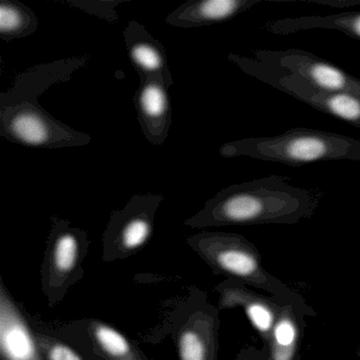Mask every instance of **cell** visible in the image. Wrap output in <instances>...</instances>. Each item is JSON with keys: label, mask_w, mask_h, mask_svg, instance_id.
<instances>
[{"label": "cell", "mask_w": 360, "mask_h": 360, "mask_svg": "<svg viewBox=\"0 0 360 360\" xmlns=\"http://www.w3.org/2000/svg\"><path fill=\"white\" fill-rule=\"evenodd\" d=\"M319 198L316 191L295 186L284 176H264L225 187L185 224L200 229L298 222L313 214Z\"/></svg>", "instance_id": "6da1fadb"}, {"label": "cell", "mask_w": 360, "mask_h": 360, "mask_svg": "<svg viewBox=\"0 0 360 360\" xmlns=\"http://www.w3.org/2000/svg\"><path fill=\"white\" fill-rule=\"evenodd\" d=\"M128 56L140 79L155 77L168 88L174 84L164 46L143 25L131 20L124 30Z\"/></svg>", "instance_id": "30bf717a"}, {"label": "cell", "mask_w": 360, "mask_h": 360, "mask_svg": "<svg viewBox=\"0 0 360 360\" xmlns=\"http://www.w3.org/2000/svg\"><path fill=\"white\" fill-rule=\"evenodd\" d=\"M229 60L250 77L292 96L316 110L360 128V96L319 89L292 73L264 64L255 58L229 54Z\"/></svg>", "instance_id": "277c9868"}, {"label": "cell", "mask_w": 360, "mask_h": 360, "mask_svg": "<svg viewBox=\"0 0 360 360\" xmlns=\"http://www.w3.org/2000/svg\"><path fill=\"white\" fill-rule=\"evenodd\" d=\"M86 235L69 222L54 221L49 244V284L60 288L75 275L85 248Z\"/></svg>", "instance_id": "8fae6325"}, {"label": "cell", "mask_w": 360, "mask_h": 360, "mask_svg": "<svg viewBox=\"0 0 360 360\" xmlns=\"http://www.w3.org/2000/svg\"><path fill=\"white\" fill-rule=\"evenodd\" d=\"M295 337H296V330H295L294 324L288 320H282L276 326V342L280 347H290L292 343H294Z\"/></svg>", "instance_id": "d6986e66"}, {"label": "cell", "mask_w": 360, "mask_h": 360, "mask_svg": "<svg viewBox=\"0 0 360 360\" xmlns=\"http://www.w3.org/2000/svg\"><path fill=\"white\" fill-rule=\"evenodd\" d=\"M267 32L277 35L294 34L300 31L336 30L353 39H360V12H342L330 15L300 16L269 20L265 24Z\"/></svg>", "instance_id": "4fadbf2b"}, {"label": "cell", "mask_w": 360, "mask_h": 360, "mask_svg": "<svg viewBox=\"0 0 360 360\" xmlns=\"http://www.w3.org/2000/svg\"><path fill=\"white\" fill-rule=\"evenodd\" d=\"M37 345L46 360H84L66 343L44 334H35Z\"/></svg>", "instance_id": "e0dca14e"}, {"label": "cell", "mask_w": 360, "mask_h": 360, "mask_svg": "<svg viewBox=\"0 0 360 360\" xmlns=\"http://www.w3.org/2000/svg\"><path fill=\"white\" fill-rule=\"evenodd\" d=\"M14 100L1 98L0 134L7 140L39 148L84 146L91 141L88 134L54 119L37 104V100Z\"/></svg>", "instance_id": "3957f363"}, {"label": "cell", "mask_w": 360, "mask_h": 360, "mask_svg": "<svg viewBox=\"0 0 360 360\" xmlns=\"http://www.w3.org/2000/svg\"><path fill=\"white\" fill-rule=\"evenodd\" d=\"M223 158L248 157L288 166L321 161H360V141L345 134L298 127L282 134L225 143Z\"/></svg>", "instance_id": "7a4b0ae2"}, {"label": "cell", "mask_w": 360, "mask_h": 360, "mask_svg": "<svg viewBox=\"0 0 360 360\" xmlns=\"http://www.w3.org/2000/svg\"><path fill=\"white\" fill-rule=\"evenodd\" d=\"M0 353L3 360H44L35 334L5 285L0 288Z\"/></svg>", "instance_id": "9c48e42d"}, {"label": "cell", "mask_w": 360, "mask_h": 360, "mask_svg": "<svg viewBox=\"0 0 360 360\" xmlns=\"http://www.w3.org/2000/svg\"><path fill=\"white\" fill-rule=\"evenodd\" d=\"M134 106L145 138L153 145L165 142L172 127V111L168 87L155 77H143Z\"/></svg>", "instance_id": "ba28073f"}, {"label": "cell", "mask_w": 360, "mask_h": 360, "mask_svg": "<svg viewBox=\"0 0 360 360\" xmlns=\"http://www.w3.org/2000/svg\"><path fill=\"white\" fill-rule=\"evenodd\" d=\"M214 330L208 316L191 314L178 334L180 360H214Z\"/></svg>", "instance_id": "5bb4252c"}, {"label": "cell", "mask_w": 360, "mask_h": 360, "mask_svg": "<svg viewBox=\"0 0 360 360\" xmlns=\"http://www.w3.org/2000/svg\"><path fill=\"white\" fill-rule=\"evenodd\" d=\"M248 318L252 322L257 330L260 332H269L273 326V315L267 307H263L260 303H250L246 305Z\"/></svg>", "instance_id": "ac0fdd59"}, {"label": "cell", "mask_w": 360, "mask_h": 360, "mask_svg": "<svg viewBox=\"0 0 360 360\" xmlns=\"http://www.w3.org/2000/svg\"><path fill=\"white\" fill-rule=\"evenodd\" d=\"M39 22L30 8L15 0H3L0 5V37L4 41L29 37L37 31Z\"/></svg>", "instance_id": "2e32d148"}, {"label": "cell", "mask_w": 360, "mask_h": 360, "mask_svg": "<svg viewBox=\"0 0 360 360\" xmlns=\"http://www.w3.org/2000/svg\"><path fill=\"white\" fill-rule=\"evenodd\" d=\"M163 200L160 193L136 195L123 210L113 212L105 233L106 245L121 252L142 248L150 238L155 214Z\"/></svg>", "instance_id": "8992f818"}, {"label": "cell", "mask_w": 360, "mask_h": 360, "mask_svg": "<svg viewBox=\"0 0 360 360\" xmlns=\"http://www.w3.org/2000/svg\"><path fill=\"white\" fill-rule=\"evenodd\" d=\"M261 0H191L174 10L166 22L179 28H197L226 22L254 8Z\"/></svg>", "instance_id": "7c38bea8"}, {"label": "cell", "mask_w": 360, "mask_h": 360, "mask_svg": "<svg viewBox=\"0 0 360 360\" xmlns=\"http://www.w3.org/2000/svg\"><path fill=\"white\" fill-rule=\"evenodd\" d=\"M254 58L300 77L314 87L360 96V79L328 60L299 49L258 50Z\"/></svg>", "instance_id": "5b68a950"}, {"label": "cell", "mask_w": 360, "mask_h": 360, "mask_svg": "<svg viewBox=\"0 0 360 360\" xmlns=\"http://www.w3.org/2000/svg\"><path fill=\"white\" fill-rule=\"evenodd\" d=\"M88 334L94 347L108 360H144L136 347L112 326L92 321Z\"/></svg>", "instance_id": "9a60e30c"}, {"label": "cell", "mask_w": 360, "mask_h": 360, "mask_svg": "<svg viewBox=\"0 0 360 360\" xmlns=\"http://www.w3.org/2000/svg\"><path fill=\"white\" fill-rule=\"evenodd\" d=\"M187 243L212 266L229 275L250 279L258 271L256 259L239 236L206 231L188 238Z\"/></svg>", "instance_id": "52a82bcc"}]
</instances>
